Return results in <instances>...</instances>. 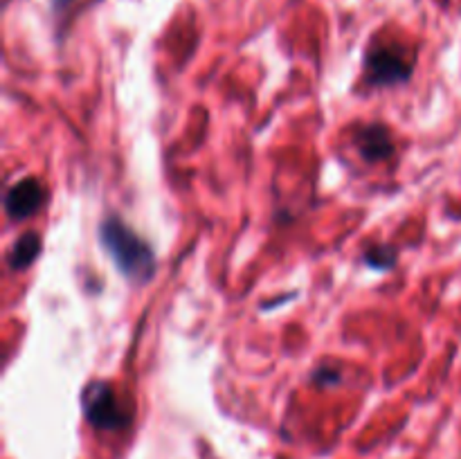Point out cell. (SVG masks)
Here are the masks:
<instances>
[{
    "label": "cell",
    "mask_w": 461,
    "mask_h": 459,
    "mask_svg": "<svg viewBox=\"0 0 461 459\" xmlns=\"http://www.w3.org/2000/svg\"><path fill=\"white\" fill-rule=\"evenodd\" d=\"M399 259V252L392 246H374L363 255V261L374 270H392Z\"/></svg>",
    "instance_id": "obj_7"
},
{
    "label": "cell",
    "mask_w": 461,
    "mask_h": 459,
    "mask_svg": "<svg viewBox=\"0 0 461 459\" xmlns=\"http://www.w3.org/2000/svg\"><path fill=\"white\" fill-rule=\"evenodd\" d=\"M45 202V187L39 178H27L18 180L9 187L7 196H5V214L12 220H23L32 216L34 212L41 210Z\"/></svg>",
    "instance_id": "obj_4"
},
{
    "label": "cell",
    "mask_w": 461,
    "mask_h": 459,
    "mask_svg": "<svg viewBox=\"0 0 461 459\" xmlns=\"http://www.w3.org/2000/svg\"><path fill=\"white\" fill-rule=\"evenodd\" d=\"M70 3H72V0H52V4H54V7H57V9H66Z\"/></svg>",
    "instance_id": "obj_9"
},
{
    "label": "cell",
    "mask_w": 461,
    "mask_h": 459,
    "mask_svg": "<svg viewBox=\"0 0 461 459\" xmlns=\"http://www.w3.org/2000/svg\"><path fill=\"white\" fill-rule=\"evenodd\" d=\"M81 410L86 421L97 430H122L131 423V417L117 400L115 390L108 381H90L81 392Z\"/></svg>",
    "instance_id": "obj_2"
},
{
    "label": "cell",
    "mask_w": 461,
    "mask_h": 459,
    "mask_svg": "<svg viewBox=\"0 0 461 459\" xmlns=\"http://www.w3.org/2000/svg\"><path fill=\"white\" fill-rule=\"evenodd\" d=\"M41 248H43V241L36 232H25L14 241L12 250L7 255V264L12 270H25L36 256L41 255Z\"/></svg>",
    "instance_id": "obj_6"
},
{
    "label": "cell",
    "mask_w": 461,
    "mask_h": 459,
    "mask_svg": "<svg viewBox=\"0 0 461 459\" xmlns=\"http://www.w3.org/2000/svg\"><path fill=\"white\" fill-rule=\"evenodd\" d=\"M412 76V63L392 48H376L365 57V79L372 86L405 84Z\"/></svg>",
    "instance_id": "obj_3"
},
{
    "label": "cell",
    "mask_w": 461,
    "mask_h": 459,
    "mask_svg": "<svg viewBox=\"0 0 461 459\" xmlns=\"http://www.w3.org/2000/svg\"><path fill=\"white\" fill-rule=\"evenodd\" d=\"M99 241L131 284H147L156 274V252L117 214L99 223Z\"/></svg>",
    "instance_id": "obj_1"
},
{
    "label": "cell",
    "mask_w": 461,
    "mask_h": 459,
    "mask_svg": "<svg viewBox=\"0 0 461 459\" xmlns=\"http://www.w3.org/2000/svg\"><path fill=\"white\" fill-rule=\"evenodd\" d=\"M356 147H358L363 160L367 162L385 160V158H390L394 153V142H392L390 130L381 122L360 126L358 135H356Z\"/></svg>",
    "instance_id": "obj_5"
},
{
    "label": "cell",
    "mask_w": 461,
    "mask_h": 459,
    "mask_svg": "<svg viewBox=\"0 0 461 459\" xmlns=\"http://www.w3.org/2000/svg\"><path fill=\"white\" fill-rule=\"evenodd\" d=\"M313 381L318 382V385H338V382H340V372H338V369H331V367H327V364H324V367H318L315 369V374H313Z\"/></svg>",
    "instance_id": "obj_8"
}]
</instances>
